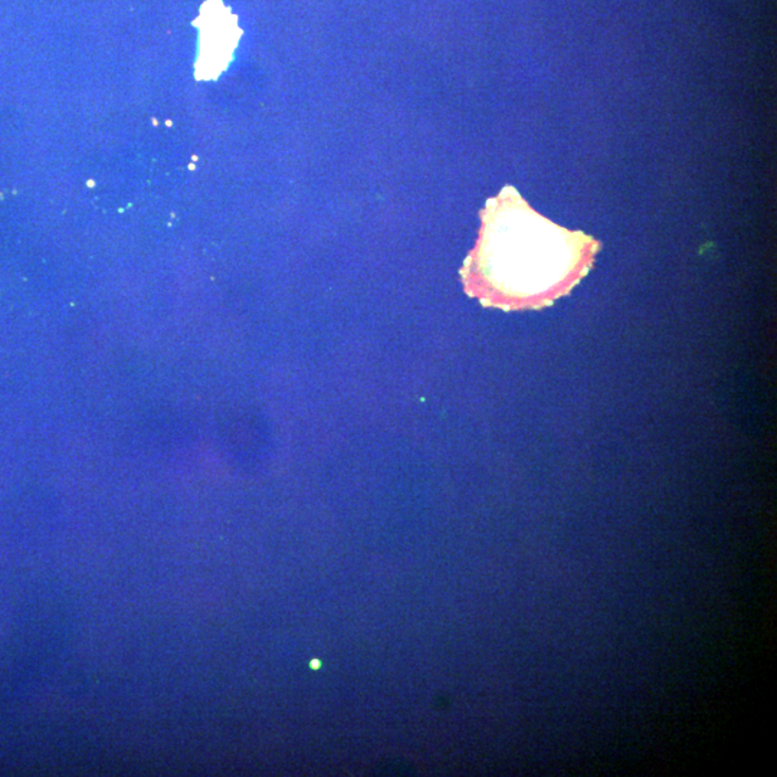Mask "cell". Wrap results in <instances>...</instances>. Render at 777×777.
Returning <instances> with one entry per match:
<instances>
[{"label": "cell", "instance_id": "obj_1", "mask_svg": "<svg viewBox=\"0 0 777 777\" xmlns=\"http://www.w3.org/2000/svg\"><path fill=\"white\" fill-rule=\"evenodd\" d=\"M601 242L556 225L505 186L481 211L477 244L461 279L487 309L543 310L569 295L594 266Z\"/></svg>", "mask_w": 777, "mask_h": 777}, {"label": "cell", "instance_id": "obj_2", "mask_svg": "<svg viewBox=\"0 0 777 777\" xmlns=\"http://www.w3.org/2000/svg\"><path fill=\"white\" fill-rule=\"evenodd\" d=\"M203 7L201 21L202 28V50L198 72L199 78L211 80L216 78L230 64L232 52L238 46L241 31L238 29L236 19L220 2L213 0Z\"/></svg>", "mask_w": 777, "mask_h": 777}]
</instances>
